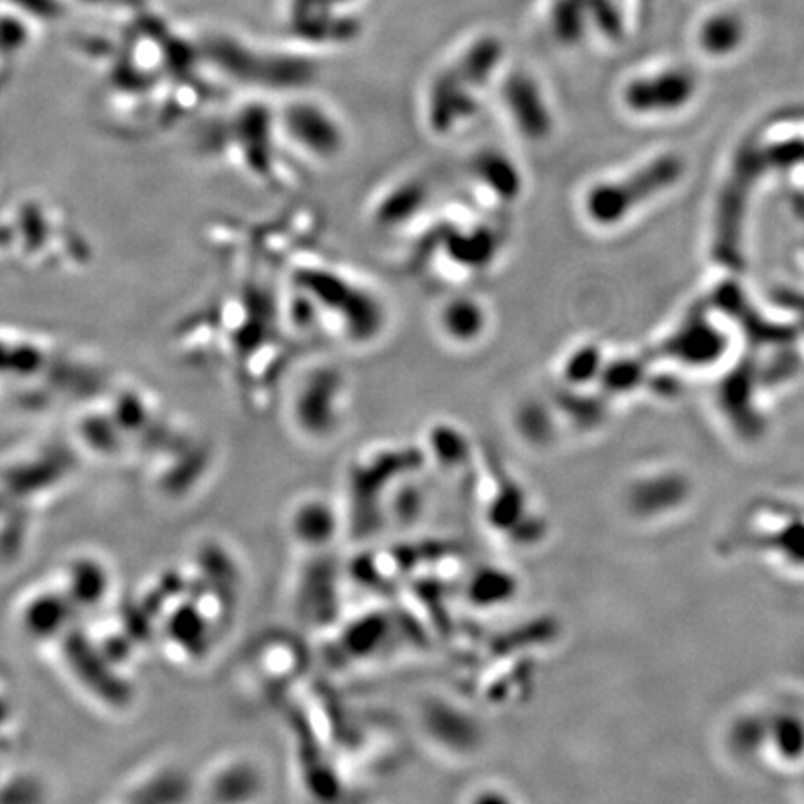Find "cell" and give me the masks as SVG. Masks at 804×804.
Instances as JSON below:
<instances>
[{"label":"cell","mask_w":804,"mask_h":804,"mask_svg":"<svg viewBox=\"0 0 804 804\" xmlns=\"http://www.w3.org/2000/svg\"><path fill=\"white\" fill-rule=\"evenodd\" d=\"M745 38V23L735 12H715L702 23L701 43L713 54H726Z\"/></svg>","instance_id":"cell-2"},{"label":"cell","mask_w":804,"mask_h":804,"mask_svg":"<svg viewBox=\"0 0 804 804\" xmlns=\"http://www.w3.org/2000/svg\"><path fill=\"white\" fill-rule=\"evenodd\" d=\"M288 121L294 139L308 150L315 151L319 155H330L340 148L341 134L338 125L322 110L315 107H297L291 110Z\"/></svg>","instance_id":"cell-1"},{"label":"cell","mask_w":804,"mask_h":804,"mask_svg":"<svg viewBox=\"0 0 804 804\" xmlns=\"http://www.w3.org/2000/svg\"><path fill=\"white\" fill-rule=\"evenodd\" d=\"M442 324L449 335L456 340H472L481 333L484 326V311L472 300H456L445 305L442 313Z\"/></svg>","instance_id":"cell-3"}]
</instances>
